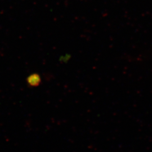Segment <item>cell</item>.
Instances as JSON below:
<instances>
[{"label":"cell","mask_w":152,"mask_h":152,"mask_svg":"<svg viewBox=\"0 0 152 152\" xmlns=\"http://www.w3.org/2000/svg\"><path fill=\"white\" fill-rule=\"evenodd\" d=\"M27 81L29 86L32 87H36L40 85L41 78L37 73H33L28 77Z\"/></svg>","instance_id":"obj_1"}]
</instances>
